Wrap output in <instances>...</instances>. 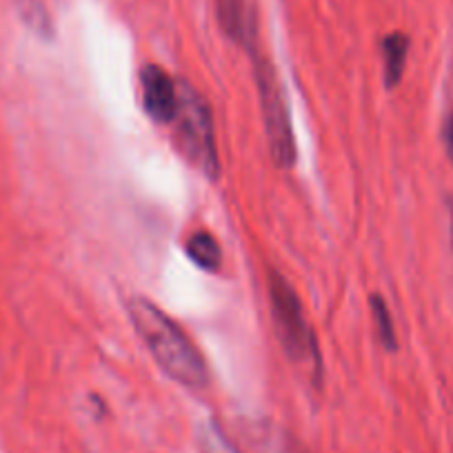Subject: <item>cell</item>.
Wrapping results in <instances>:
<instances>
[{"instance_id":"cell-7","label":"cell","mask_w":453,"mask_h":453,"mask_svg":"<svg viewBox=\"0 0 453 453\" xmlns=\"http://www.w3.org/2000/svg\"><path fill=\"white\" fill-rule=\"evenodd\" d=\"M409 54V38L395 32L382 41V56H385V82L387 87H395L404 73V63Z\"/></svg>"},{"instance_id":"cell-10","label":"cell","mask_w":453,"mask_h":453,"mask_svg":"<svg viewBox=\"0 0 453 453\" xmlns=\"http://www.w3.org/2000/svg\"><path fill=\"white\" fill-rule=\"evenodd\" d=\"M19 10L25 23H27L34 32L42 34V36H51L50 16H47V12L42 10V5L38 0H19Z\"/></svg>"},{"instance_id":"cell-1","label":"cell","mask_w":453,"mask_h":453,"mask_svg":"<svg viewBox=\"0 0 453 453\" xmlns=\"http://www.w3.org/2000/svg\"><path fill=\"white\" fill-rule=\"evenodd\" d=\"M129 320L141 335L151 358L172 380L189 389H204L209 382V369L196 345L185 331L160 307L147 298H132L127 303Z\"/></svg>"},{"instance_id":"cell-4","label":"cell","mask_w":453,"mask_h":453,"mask_svg":"<svg viewBox=\"0 0 453 453\" xmlns=\"http://www.w3.org/2000/svg\"><path fill=\"white\" fill-rule=\"evenodd\" d=\"M254 63L256 82H258L260 94V111H263L265 134H267L273 163L280 169H291L296 163V142L285 96H282V89L278 85V78L272 72V67L263 63L260 56H256Z\"/></svg>"},{"instance_id":"cell-12","label":"cell","mask_w":453,"mask_h":453,"mask_svg":"<svg viewBox=\"0 0 453 453\" xmlns=\"http://www.w3.org/2000/svg\"><path fill=\"white\" fill-rule=\"evenodd\" d=\"M451 234H453V209H451Z\"/></svg>"},{"instance_id":"cell-11","label":"cell","mask_w":453,"mask_h":453,"mask_svg":"<svg viewBox=\"0 0 453 453\" xmlns=\"http://www.w3.org/2000/svg\"><path fill=\"white\" fill-rule=\"evenodd\" d=\"M444 145H447L449 160L453 163V113H451V119H449V123H447V129H444Z\"/></svg>"},{"instance_id":"cell-2","label":"cell","mask_w":453,"mask_h":453,"mask_svg":"<svg viewBox=\"0 0 453 453\" xmlns=\"http://www.w3.org/2000/svg\"><path fill=\"white\" fill-rule=\"evenodd\" d=\"M173 125H176V142L187 160L207 178H218L220 160H218L211 109L189 82L178 85V113Z\"/></svg>"},{"instance_id":"cell-6","label":"cell","mask_w":453,"mask_h":453,"mask_svg":"<svg viewBox=\"0 0 453 453\" xmlns=\"http://www.w3.org/2000/svg\"><path fill=\"white\" fill-rule=\"evenodd\" d=\"M218 20L226 36L256 54L258 25H256L254 7L250 5V0H218Z\"/></svg>"},{"instance_id":"cell-5","label":"cell","mask_w":453,"mask_h":453,"mask_svg":"<svg viewBox=\"0 0 453 453\" xmlns=\"http://www.w3.org/2000/svg\"><path fill=\"white\" fill-rule=\"evenodd\" d=\"M141 100L154 123L172 125L176 120L178 85L158 65H147L141 72Z\"/></svg>"},{"instance_id":"cell-9","label":"cell","mask_w":453,"mask_h":453,"mask_svg":"<svg viewBox=\"0 0 453 453\" xmlns=\"http://www.w3.org/2000/svg\"><path fill=\"white\" fill-rule=\"evenodd\" d=\"M369 307H372L373 320H376V329L382 340V345H385L389 351H394L395 347H398V342H395V326H394V320H391V313H389V307H387L385 298H382V296H372Z\"/></svg>"},{"instance_id":"cell-8","label":"cell","mask_w":453,"mask_h":453,"mask_svg":"<svg viewBox=\"0 0 453 453\" xmlns=\"http://www.w3.org/2000/svg\"><path fill=\"white\" fill-rule=\"evenodd\" d=\"M187 254L200 269L216 272L222 263V250L216 238L207 232H196L187 242Z\"/></svg>"},{"instance_id":"cell-3","label":"cell","mask_w":453,"mask_h":453,"mask_svg":"<svg viewBox=\"0 0 453 453\" xmlns=\"http://www.w3.org/2000/svg\"><path fill=\"white\" fill-rule=\"evenodd\" d=\"M269 296H272L273 320L278 326V338H280L285 354L294 363H311L318 365V345L313 338V331L304 318L303 304L294 287L282 276L273 273L269 282Z\"/></svg>"}]
</instances>
